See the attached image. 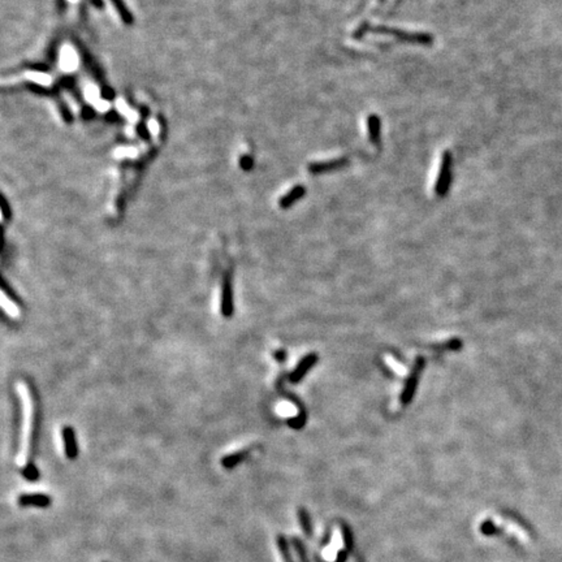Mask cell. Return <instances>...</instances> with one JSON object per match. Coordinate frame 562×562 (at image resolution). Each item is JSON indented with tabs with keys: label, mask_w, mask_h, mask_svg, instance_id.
<instances>
[{
	"label": "cell",
	"mask_w": 562,
	"mask_h": 562,
	"mask_svg": "<svg viewBox=\"0 0 562 562\" xmlns=\"http://www.w3.org/2000/svg\"><path fill=\"white\" fill-rule=\"evenodd\" d=\"M370 32L379 33V34L393 35V37L398 38V39L403 40V42L415 43V44H432V42H434V37L430 34H425V33H406L403 30L384 28V26H376V28H371L370 26Z\"/></svg>",
	"instance_id": "1"
},
{
	"label": "cell",
	"mask_w": 562,
	"mask_h": 562,
	"mask_svg": "<svg viewBox=\"0 0 562 562\" xmlns=\"http://www.w3.org/2000/svg\"><path fill=\"white\" fill-rule=\"evenodd\" d=\"M452 166H453L452 154L449 151H445L442 154L439 177H437L436 186H435V191L440 197L445 195L446 191L449 190V185H451L452 181Z\"/></svg>",
	"instance_id": "2"
},
{
	"label": "cell",
	"mask_w": 562,
	"mask_h": 562,
	"mask_svg": "<svg viewBox=\"0 0 562 562\" xmlns=\"http://www.w3.org/2000/svg\"><path fill=\"white\" fill-rule=\"evenodd\" d=\"M234 311L233 303V288H232V272L231 269L226 272L223 281V293H221V314L224 318H231Z\"/></svg>",
	"instance_id": "3"
},
{
	"label": "cell",
	"mask_w": 562,
	"mask_h": 562,
	"mask_svg": "<svg viewBox=\"0 0 562 562\" xmlns=\"http://www.w3.org/2000/svg\"><path fill=\"white\" fill-rule=\"evenodd\" d=\"M424 367V361L422 358H418L417 363H415V367H414L413 372H411L410 377L408 379L405 384V388H403L402 394H401V402L408 405L411 400H413L414 393H415V389L418 386V379H419V374L422 371V368Z\"/></svg>",
	"instance_id": "4"
},
{
	"label": "cell",
	"mask_w": 562,
	"mask_h": 562,
	"mask_svg": "<svg viewBox=\"0 0 562 562\" xmlns=\"http://www.w3.org/2000/svg\"><path fill=\"white\" fill-rule=\"evenodd\" d=\"M51 497L46 493H24L17 499V504L21 508H42L46 509L51 505Z\"/></svg>",
	"instance_id": "5"
},
{
	"label": "cell",
	"mask_w": 562,
	"mask_h": 562,
	"mask_svg": "<svg viewBox=\"0 0 562 562\" xmlns=\"http://www.w3.org/2000/svg\"><path fill=\"white\" fill-rule=\"evenodd\" d=\"M349 164L348 158H339V159L327 160V162H317L308 164V172L312 174L327 173L331 171H337Z\"/></svg>",
	"instance_id": "6"
},
{
	"label": "cell",
	"mask_w": 562,
	"mask_h": 562,
	"mask_svg": "<svg viewBox=\"0 0 562 562\" xmlns=\"http://www.w3.org/2000/svg\"><path fill=\"white\" fill-rule=\"evenodd\" d=\"M64 441V453L66 458L71 461H75L78 457V442L76 439V432L71 425H65L61 431Z\"/></svg>",
	"instance_id": "7"
},
{
	"label": "cell",
	"mask_w": 562,
	"mask_h": 562,
	"mask_svg": "<svg viewBox=\"0 0 562 562\" xmlns=\"http://www.w3.org/2000/svg\"><path fill=\"white\" fill-rule=\"evenodd\" d=\"M317 361H318L317 354H315V353L307 354V355H306V357L303 358V359L301 361L300 363H298L297 367L294 368V371L291 372L290 376H289V380H290V383L296 384V383L301 381V380L303 379V376L307 374L308 370H310L311 367H314V365L317 363Z\"/></svg>",
	"instance_id": "8"
},
{
	"label": "cell",
	"mask_w": 562,
	"mask_h": 562,
	"mask_svg": "<svg viewBox=\"0 0 562 562\" xmlns=\"http://www.w3.org/2000/svg\"><path fill=\"white\" fill-rule=\"evenodd\" d=\"M368 138L375 146L380 145V133H381V121L376 115H370L367 119Z\"/></svg>",
	"instance_id": "9"
},
{
	"label": "cell",
	"mask_w": 562,
	"mask_h": 562,
	"mask_svg": "<svg viewBox=\"0 0 562 562\" xmlns=\"http://www.w3.org/2000/svg\"><path fill=\"white\" fill-rule=\"evenodd\" d=\"M306 193V188L303 185H297L294 186L290 191H288L285 195H284L281 199H280L279 206L281 209H288L291 205L297 202L300 198H302Z\"/></svg>",
	"instance_id": "10"
},
{
	"label": "cell",
	"mask_w": 562,
	"mask_h": 562,
	"mask_svg": "<svg viewBox=\"0 0 562 562\" xmlns=\"http://www.w3.org/2000/svg\"><path fill=\"white\" fill-rule=\"evenodd\" d=\"M248 454H249V451H240V452H234V453L232 454H227V456L223 457V460H221V466H223L224 468H227V470H232V468H234L236 466L240 465L242 461H245Z\"/></svg>",
	"instance_id": "11"
},
{
	"label": "cell",
	"mask_w": 562,
	"mask_h": 562,
	"mask_svg": "<svg viewBox=\"0 0 562 562\" xmlns=\"http://www.w3.org/2000/svg\"><path fill=\"white\" fill-rule=\"evenodd\" d=\"M23 477L25 478L28 482H37L39 479V471H38L37 466L34 462H28L24 466L23 471H21Z\"/></svg>",
	"instance_id": "12"
},
{
	"label": "cell",
	"mask_w": 562,
	"mask_h": 562,
	"mask_svg": "<svg viewBox=\"0 0 562 562\" xmlns=\"http://www.w3.org/2000/svg\"><path fill=\"white\" fill-rule=\"evenodd\" d=\"M277 547H279L280 554L283 556L284 562H294L293 557H291L290 549H289V544L286 542L285 537L283 535H279L277 536Z\"/></svg>",
	"instance_id": "13"
},
{
	"label": "cell",
	"mask_w": 562,
	"mask_h": 562,
	"mask_svg": "<svg viewBox=\"0 0 562 562\" xmlns=\"http://www.w3.org/2000/svg\"><path fill=\"white\" fill-rule=\"evenodd\" d=\"M112 3H114V6L116 7L117 12L120 13L121 18L124 20V23L128 24V25H130L131 23H133V17H131V14L129 13L128 8L125 7V4L123 3V0H112Z\"/></svg>",
	"instance_id": "14"
},
{
	"label": "cell",
	"mask_w": 562,
	"mask_h": 562,
	"mask_svg": "<svg viewBox=\"0 0 562 562\" xmlns=\"http://www.w3.org/2000/svg\"><path fill=\"white\" fill-rule=\"evenodd\" d=\"M370 32V24L368 23H362L359 26H358V29L355 30V33H354V38H357V39H359V38H362L363 35L367 34V33Z\"/></svg>",
	"instance_id": "15"
}]
</instances>
